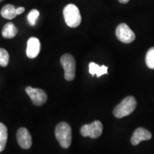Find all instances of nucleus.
<instances>
[{
	"label": "nucleus",
	"instance_id": "obj_5",
	"mask_svg": "<svg viewBox=\"0 0 154 154\" xmlns=\"http://www.w3.org/2000/svg\"><path fill=\"white\" fill-rule=\"evenodd\" d=\"M103 132V125L99 121H95L91 124L84 125L80 129V133L84 137L97 138Z\"/></svg>",
	"mask_w": 154,
	"mask_h": 154
},
{
	"label": "nucleus",
	"instance_id": "obj_19",
	"mask_svg": "<svg viewBox=\"0 0 154 154\" xmlns=\"http://www.w3.org/2000/svg\"><path fill=\"white\" fill-rule=\"evenodd\" d=\"M119 2L121 4H126L129 2V0H119Z\"/></svg>",
	"mask_w": 154,
	"mask_h": 154
},
{
	"label": "nucleus",
	"instance_id": "obj_2",
	"mask_svg": "<svg viewBox=\"0 0 154 154\" xmlns=\"http://www.w3.org/2000/svg\"><path fill=\"white\" fill-rule=\"evenodd\" d=\"M136 106L137 101L134 96H127L114 108L113 111V116L118 119L127 116L136 109Z\"/></svg>",
	"mask_w": 154,
	"mask_h": 154
},
{
	"label": "nucleus",
	"instance_id": "obj_3",
	"mask_svg": "<svg viewBox=\"0 0 154 154\" xmlns=\"http://www.w3.org/2000/svg\"><path fill=\"white\" fill-rule=\"evenodd\" d=\"M63 18L66 25L71 28H76L82 22V16L78 7L73 4H69L63 10Z\"/></svg>",
	"mask_w": 154,
	"mask_h": 154
},
{
	"label": "nucleus",
	"instance_id": "obj_8",
	"mask_svg": "<svg viewBox=\"0 0 154 154\" xmlns=\"http://www.w3.org/2000/svg\"><path fill=\"white\" fill-rule=\"evenodd\" d=\"M17 139L19 146L23 149H29L32 146V136L29 131L26 128L22 127L17 131Z\"/></svg>",
	"mask_w": 154,
	"mask_h": 154
},
{
	"label": "nucleus",
	"instance_id": "obj_16",
	"mask_svg": "<svg viewBox=\"0 0 154 154\" xmlns=\"http://www.w3.org/2000/svg\"><path fill=\"white\" fill-rule=\"evenodd\" d=\"M9 55L7 51L3 48H0V66L5 67L8 65Z\"/></svg>",
	"mask_w": 154,
	"mask_h": 154
},
{
	"label": "nucleus",
	"instance_id": "obj_4",
	"mask_svg": "<svg viewBox=\"0 0 154 154\" xmlns=\"http://www.w3.org/2000/svg\"><path fill=\"white\" fill-rule=\"evenodd\" d=\"M60 62L64 70V78L67 81H72L76 76V61L72 55L65 54L61 57Z\"/></svg>",
	"mask_w": 154,
	"mask_h": 154
},
{
	"label": "nucleus",
	"instance_id": "obj_18",
	"mask_svg": "<svg viewBox=\"0 0 154 154\" xmlns=\"http://www.w3.org/2000/svg\"><path fill=\"white\" fill-rule=\"evenodd\" d=\"M24 11H25L24 7H18V8L17 9V15H19V14H22V13H24Z\"/></svg>",
	"mask_w": 154,
	"mask_h": 154
},
{
	"label": "nucleus",
	"instance_id": "obj_9",
	"mask_svg": "<svg viewBox=\"0 0 154 154\" xmlns=\"http://www.w3.org/2000/svg\"><path fill=\"white\" fill-rule=\"evenodd\" d=\"M151 138L152 134L149 131L143 128H138L135 130L131 138V143L132 145L137 146L141 141L151 140Z\"/></svg>",
	"mask_w": 154,
	"mask_h": 154
},
{
	"label": "nucleus",
	"instance_id": "obj_7",
	"mask_svg": "<svg viewBox=\"0 0 154 154\" xmlns=\"http://www.w3.org/2000/svg\"><path fill=\"white\" fill-rule=\"evenodd\" d=\"M26 92L29 96L35 106H40L46 103L47 100V95L45 91L40 88H34L27 86L26 88Z\"/></svg>",
	"mask_w": 154,
	"mask_h": 154
},
{
	"label": "nucleus",
	"instance_id": "obj_13",
	"mask_svg": "<svg viewBox=\"0 0 154 154\" xmlns=\"http://www.w3.org/2000/svg\"><path fill=\"white\" fill-rule=\"evenodd\" d=\"M1 15L5 19L9 20L14 19L17 16V9H15L14 6L11 5H6L2 9Z\"/></svg>",
	"mask_w": 154,
	"mask_h": 154
},
{
	"label": "nucleus",
	"instance_id": "obj_6",
	"mask_svg": "<svg viewBox=\"0 0 154 154\" xmlns=\"http://www.w3.org/2000/svg\"><path fill=\"white\" fill-rule=\"evenodd\" d=\"M116 36L119 41L125 44H130L136 38L134 32L125 23H121L116 27Z\"/></svg>",
	"mask_w": 154,
	"mask_h": 154
},
{
	"label": "nucleus",
	"instance_id": "obj_15",
	"mask_svg": "<svg viewBox=\"0 0 154 154\" xmlns=\"http://www.w3.org/2000/svg\"><path fill=\"white\" fill-rule=\"evenodd\" d=\"M146 66L151 69H154V47L148 50L146 55Z\"/></svg>",
	"mask_w": 154,
	"mask_h": 154
},
{
	"label": "nucleus",
	"instance_id": "obj_10",
	"mask_svg": "<svg viewBox=\"0 0 154 154\" xmlns=\"http://www.w3.org/2000/svg\"><path fill=\"white\" fill-rule=\"evenodd\" d=\"M41 48L39 40L36 37H31L29 38L26 46V56L30 59H34L38 55Z\"/></svg>",
	"mask_w": 154,
	"mask_h": 154
},
{
	"label": "nucleus",
	"instance_id": "obj_17",
	"mask_svg": "<svg viewBox=\"0 0 154 154\" xmlns=\"http://www.w3.org/2000/svg\"><path fill=\"white\" fill-rule=\"evenodd\" d=\"M39 16V11L37 9H32L29 13L27 16V21L31 26H34L36 24V20Z\"/></svg>",
	"mask_w": 154,
	"mask_h": 154
},
{
	"label": "nucleus",
	"instance_id": "obj_1",
	"mask_svg": "<svg viewBox=\"0 0 154 154\" xmlns=\"http://www.w3.org/2000/svg\"><path fill=\"white\" fill-rule=\"evenodd\" d=\"M55 136L63 149H68L71 146L72 133L71 126L66 122H61L55 128Z\"/></svg>",
	"mask_w": 154,
	"mask_h": 154
},
{
	"label": "nucleus",
	"instance_id": "obj_12",
	"mask_svg": "<svg viewBox=\"0 0 154 154\" xmlns=\"http://www.w3.org/2000/svg\"><path fill=\"white\" fill-rule=\"evenodd\" d=\"M88 68H89V73L92 76L96 74L97 77H100L102 75L108 74V67L104 65L100 66L95 63L91 62L88 65Z\"/></svg>",
	"mask_w": 154,
	"mask_h": 154
},
{
	"label": "nucleus",
	"instance_id": "obj_20",
	"mask_svg": "<svg viewBox=\"0 0 154 154\" xmlns=\"http://www.w3.org/2000/svg\"><path fill=\"white\" fill-rule=\"evenodd\" d=\"M2 1H4V0H0V2H2Z\"/></svg>",
	"mask_w": 154,
	"mask_h": 154
},
{
	"label": "nucleus",
	"instance_id": "obj_11",
	"mask_svg": "<svg viewBox=\"0 0 154 154\" xmlns=\"http://www.w3.org/2000/svg\"><path fill=\"white\" fill-rule=\"evenodd\" d=\"M18 30L13 23L9 22L6 24L2 31V36L5 38H12L17 35Z\"/></svg>",
	"mask_w": 154,
	"mask_h": 154
},
{
	"label": "nucleus",
	"instance_id": "obj_14",
	"mask_svg": "<svg viewBox=\"0 0 154 154\" xmlns=\"http://www.w3.org/2000/svg\"><path fill=\"white\" fill-rule=\"evenodd\" d=\"M8 138L7 128L2 123H0V153L5 150Z\"/></svg>",
	"mask_w": 154,
	"mask_h": 154
}]
</instances>
